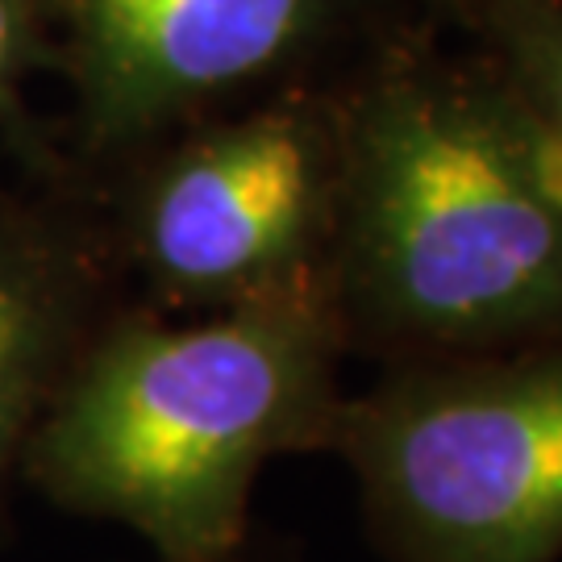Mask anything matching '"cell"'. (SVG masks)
<instances>
[{
  "label": "cell",
  "mask_w": 562,
  "mask_h": 562,
  "mask_svg": "<svg viewBox=\"0 0 562 562\" xmlns=\"http://www.w3.org/2000/svg\"><path fill=\"white\" fill-rule=\"evenodd\" d=\"M341 283L408 362L562 338V176L492 67L401 63L338 142Z\"/></svg>",
  "instance_id": "1"
},
{
  "label": "cell",
  "mask_w": 562,
  "mask_h": 562,
  "mask_svg": "<svg viewBox=\"0 0 562 562\" xmlns=\"http://www.w3.org/2000/svg\"><path fill=\"white\" fill-rule=\"evenodd\" d=\"M329 350L322 292L121 334L42 425L30 471L63 508L142 533L159 562H229L250 542L262 462L329 446Z\"/></svg>",
  "instance_id": "2"
},
{
  "label": "cell",
  "mask_w": 562,
  "mask_h": 562,
  "mask_svg": "<svg viewBox=\"0 0 562 562\" xmlns=\"http://www.w3.org/2000/svg\"><path fill=\"white\" fill-rule=\"evenodd\" d=\"M329 446L387 562L562 559V338L404 362L338 404Z\"/></svg>",
  "instance_id": "3"
},
{
  "label": "cell",
  "mask_w": 562,
  "mask_h": 562,
  "mask_svg": "<svg viewBox=\"0 0 562 562\" xmlns=\"http://www.w3.org/2000/svg\"><path fill=\"white\" fill-rule=\"evenodd\" d=\"M338 167L308 113H259L183 150L146 204V255L167 283L241 304L317 292L304 262Z\"/></svg>",
  "instance_id": "4"
},
{
  "label": "cell",
  "mask_w": 562,
  "mask_h": 562,
  "mask_svg": "<svg viewBox=\"0 0 562 562\" xmlns=\"http://www.w3.org/2000/svg\"><path fill=\"white\" fill-rule=\"evenodd\" d=\"M322 0H80L83 50L125 117H155L280 67Z\"/></svg>",
  "instance_id": "5"
},
{
  "label": "cell",
  "mask_w": 562,
  "mask_h": 562,
  "mask_svg": "<svg viewBox=\"0 0 562 562\" xmlns=\"http://www.w3.org/2000/svg\"><path fill=\"white\" fill-rule=\"evenodd\" d=\"M475 55L521 104L562 176V0H467Z\"/></svg>",
  "instance_id": "6"
},
{
  "label": "cell",
  "mask_w": 562,
  "mask_h": 562,
  "mask_svg": "<svg viewBox=\"0 0 562 562\" xmlns=\"http://www.w3.org/2000/svg\"><path fill=\"white\" fill-rule=\"evenodd\" d=\"M42 359V304L25 276L0 262V480L18 454L34 371Z\"/></svg>",
  "instance_id": "7"
},
{
  "label": "cell",
  "mask_w": 562,
  "mask_h": 562,
  "mask_svg": "<svg viewBox=\"0 0 562 562\" xmlns=\"http://www.w3.org/2000/svg\"><path fill=\"white\" fill-rule=\"evenodd\" d=\"M13 38H18L13 4H9V0H0V71H4V63H9V55H13Z\"/></svg>",
  "instance_id": "8"
},
{
  "label": "cell",
  "mask_w": 562,
  "mask_h": 562,
  "mask_svg": "<svg viewBox=\"0 0 562 562\" xmlns=\"http://www.w3.org/2000/svg\"><path fill=\"white\" fill-rule=\"evenodd\" d=\"M229 562H246V546H241V550H238V554H234Z\"/></svg>",
  "instance_id": "9"
}]
</instances>
